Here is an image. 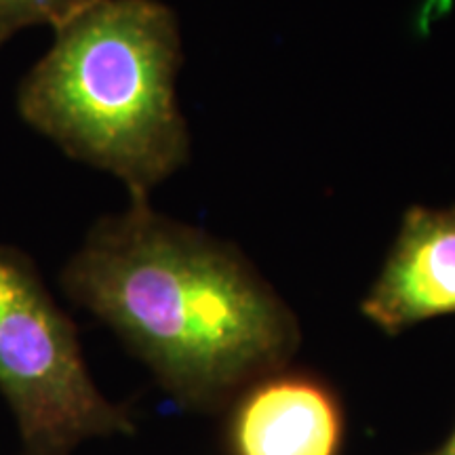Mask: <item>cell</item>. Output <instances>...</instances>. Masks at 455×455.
I'll return each mask as SVG.
<instances>
[{
  "instance_id": "1",
  "label": "cell",
  "mask_w": 455,
  "mask_h": 455,
  "mask_svg": "<svg viewBox=\"0 0 455 455\" xmlns=\"http://www.w3.org/2000/svg\"><path fill=\"white\" fill-rule=\"evenodd\" d=\"M60 281L186 409L236 401L301 344L298 316L251 261L146 196L95 221Z\"/></svg>"
},
{
  "instance_id": "2",
  "label": "cell",
  "mask_w": 455,
  "mask_h": 455,
  "mask_svg": "<svg viewBox=\"0 0 455 455\" xmlns=\"http://www.w3.org/2000/svg\"><path fill=\"white\" fill-rule=\"evenodd\" d=\"M53 32L17 87L21 121L129 196L150 198L190 158L178 15L161 0H89Z\"/></svg>"
},
{
  "instance_id": "3",
  "label": "cell",
  "mask_w": 455,
  "mask_h": 455,
  "mask_svg": "<svg viewBox=\"0 0 455 455\" xmlns=\"http://www.w3.org/2000/svg\"><path fill=\"white\" fill-rule=\"evenodd\" d=\"M0 395L21 455H72L83 443L135 435L127 407L108 398L84 363L72 318L34 259L0 243Z\"/></svg>"
},
{
  "instance_id": "4",
  "label": "cell",
  "mask_w": 455,
  "mask_h": 455,
  "mask_svg": "<svg viewBox=\"0 0 455 455\" xmlns=\"http://www.w3.org/2000/svg\"><path fill=\"white\" fill-rule=\"evenodd\" d=\"M361 312L388 335L455 315V204L407 209Z\"/></svg>"
},
{
  "instance_id": "5",
  "label": "cell",
  "mask_w": 455,
  "mask_h": 455,
  "mask_svg": "<svg viewBox=\"0 0 455 455\" xmlns=\"http://www.w3.org/2000/svg\"><path fill=\"white\" fill-rule=\"evenodd\" d=\"M344 415L325 384L304 373H270L236 396L232 455H339Z\"/></svg>"
},
{
  "instance_id": "6",
  "label": "cell",
  "mask_w": 455,
  "mask_h": 455,
  "mask_svg": "<svg viewBox=\"0 0 455 455\" xmlns=\"http://www.w3.org/2000/svg\"><path fill=\"white\" fill-rule=\"evenodd\" d=\"M89 0H0V49L32 26L55 28Z\"/></svg>"
},
{
  "instance_id": "7",
  "label": "cell",
  "mask_w": 455,
  "mask_h": 455,
  "mask_svg": "<svg viewBox=\"0 0 455 455\" xmlns=\"http://www.w3.org/2000/svg\"><path fill=\"white\" fill-rule=\"evenodd\" d=\"M426 455H455V428H453L451 435L447 436V441L443 443L441 447H436L435 451H430V453H426Z\"/></svg>"
}]
</instances>
